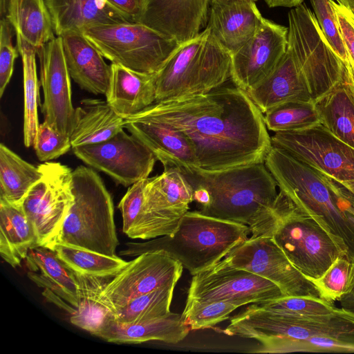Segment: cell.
Segmentation results:
<instances>
[{
	"mask_svg": "<svg viewBox=\"0 0 354 354\" xmlns=\"http://www.w3.org/2000/svg\"><path fill=\"white\" fill-rule=\"evenodd\" d=\"M139 113L183 133L204 170L264 162L272 147L263 114L236 86L156 102Z\"/></svg>",
	"mask_w": 354,
	"mask_h": 354,
	"instance_id": "obj_1",
	"label": "cell"
},
{
	"mask_svg": "<svg viewBox=\"0 0 354 354\" xmlns=\"http://www.w3.org/2000/svg\"><path fill=\"white\" fill-rule=\"evenodd\" d=\"M224 334L253 339L252 353H354V315L338 308L322 315L288 317L254 304L230 318Z\"/></svg>",
	"mask_w": 354,
	"mask_h": 354,
	"instance_id": "obj_2",
	"label": "cell"
},
{
	"mask_svg": "<svg viewBox=\"0 0 354 354\" xmlns=\"http://www.w3.org/2000/svg\"><path fill=\"white\" fill-rule=\"evenodd\" d=\"M264 163L280 191L328 232L344 258L354 262V194L281 148L272 145Z\"/></svg>",
	"mask_w": 354,
	"mask_h": 354,
	"instance_id": "obj_3",
	"label": "cell"
},
{
	"mask_svg": "<svg viewBox=\"0 0 354 354\" xmlns=\"http://www.w3.org/2000/svg\"><path fill=\"white\" fill-rule=\"evenodd\" d=\"M185 176L201 213L247 225L250 233L270 215L278 194L264 162L217 171L198 168Z\"/></svg>",
	"mask_w": 354,
	"mask_h": 354,
	"instance_id": "obj_4",
	"label": "cell"
},
{
	"mask_svg": "<svg viewBox=\"0 0 354 354\" xmlns=\"http://www.w3.org/2000/svg\"><path fill=\"white\" fill-rule=\"evenodd\" d=\"M245 224L187 211L171 234L145 243H129L122 255L138 256L162 250L179 261L193 276L222 260L236 246L248 239Z\"/></svg>",
	"mask_w": 354,
	"mask_h": 354,
	"instance_id": "obj_5",
	"label": "cell"
},
{
	"mask_svg": "<svg viewBox=\"0 0 354 354\" xmlns=\"http://www.w3.org/2000/svg\"><path fill=\"white\" fill-rule=\"evenodd\" d=\"M230 75L231 54L206 27L180 44L154 74L156 102L208 93Z\"/></svg>",
	"mask_w": 354,
	"mask_h": 354,
	"instance_id": "obj_6",
	"label": "cell"
},
{
	"mask_svg": "<svg viewBox=\"0 0 354 354\" xmlns=\"http://www.w3.org/2000/svg\"><path fill=\"white\" fill-rule=\"evenodd\" d=\"M72 190L73 202L50 245L62 243L117 257L113 203L100 176L80 165L73 171Z\"/></svg>",
	"mask_w": 354,
	"mask_h": 354,
	"instance_id": "obj_7",
	"label": "cell"
},
{
	"mask_svg": "<svg viewBox=\"0 0 354 354\" xmlns=\"http://www.w3.org/2000/svg\"><path fill=\"white\" fill-rule=\"evenodd\" d=\"M271 236L292 264L308 279L320 277L342 251L328 232L279 191L270 215L252 236Z\"/></svg>",
	"mask_w": 354,
	"mask_h": 354,
	"instance_id": "obj_8",
	"label": "cell"
},
{
	"mask_svg": "<svg viewBox=\"0 0 354 354\" xmlns=\"http://www.w3.org/2000/svg\"><path fill=\"white\" fill-rule=\"evenodd\" d=\"M288 47L313 102L350 77L348 64L333 50L314 13L301 3L288 12Z\"/></svg>",
	"mask_w": 354,
	"mask_h": 354,
	"instance_id": "obj_9",
	"label": "cell"
},
{
	"mask_svg": "<svg viewBox=\"0 0 354 354\" xmlns=\"http://www.w3.org/2000/svg\"><path fill=\"white\" fill-rule=\"evenodd\" d=\"M82 33L112 64L145 74L157 73L180 44L137 22L93 25Z\"/></svg>",
	"mask_w": 354,
	"mask_h": 354,
	"instance_id": "obj_10",
	"label": "cell"
},
{
	"mask_svg": "<svg viewBox=\"0 0 354 354\" xmlns=\"http://www.w3.org/2000/svg\"><path fill=\"white\" fill-rule=\"evenodd\" d=\"M193 201V187L180 171L164 169L161 174L148 178L141 216L127 236L150 239L171 234Z\"/></svg>",
	"mask_w": 354,
	"mask_h": 354,
	"instance_id": "obj_11",
	"label": "cell"
},
{
	"mask_svg": "<svg viewBox=\"0 0 354 354\" xmlns=\"http://www.w3.org/2000/svg\"><path fill=\"white\" fill-rule=\"evenodd\" d=\"M42 176L28 190L21 207L36 230L39 246L48 247L59 234L73 202V170L59 162L39 165Z\"/></svg>",
	"mask_w": 354,
	"mask_h": 354,
	"instance_id": "obj_12",
	"label": "cell"
},
{
	"mask_svg": "<svg viewBox=\"0 0 354 354\" xmlns=\"http://www.w3.org/2000/svg\"><path fill=\"white\" fill-rule=\"evenodd\" d=\"M216 264L254 273L277 285L286 296L322 298L315 285L292 264L269 235L250 236Z\"/></svg>",
	"mask_w": 354,
	"mask_h": 354,
	"instance_id": "obj_13",
	"label": "cell"
},
{
	"mask_svg": "<svg viewBox=\"0 0 354 354\" xmlns=\"http://www.w3.org/2000/svg\"><path fill=\"white\" fill-rule=\"evenodd\" d=\"M271 142L339 182L354 179V149L321 123L297 131L274 133Z\"/></svg>",
	"mask_w": 354,
	"mask_h": 354,
	"instance_id": "obj_14",
	"label": "cell"
},
{
	"mask_svg": "<svg viewBox=\"0 0 354 354\" xmlns=\"http://www.w3.org/2000/svg\"><path fill=\"white\" fill-rule=\"evenodd\" d=\"M287 297L272 281L245 270L218 264L192 276L186 302L224 301L239 307Z\"/></svg>",
	"mask_w": 354,
	"mask_h": 354,
	"instance_id": "obj_15",
	"label": "cell"
},
{
	"mask_svg": "<svg viewBox=\"0 0 354 354\" xmlns=\"http://www.w3.org/2000/svg\"><path fill=\"white\" fill-rule=\"evenodd\" d=\"M183 266L162 250L138 255L106 285L101 298L114 312L133 299L167 286H176Z\"/></svg>",
	"mask_w": 354,
	"mask_h": 354,
	"instance_id": "obj_16",
	"label": "cell"
},
{
	"mask_svg": "<svg viewBox=\"0 0 354 354\" xmlns=\"http://www.w3.org/2000/svg\"><path fill=\"white\" fill-rule=\"evenodd\" d=\"M73 151L84 162L124 187L149 178L157 160L144 143L124 130L106 140L73 147Z\"/></svg>",
	"mask_w": 354,
	"mask_h": 354,
	"instance_id": "obj_17",
	"label": "cell"
},
{
	"mask_svg": "<svg viewBox=\"0 0 354 354\" xmlns=\"http://www.w3.org/2000/svg\"><path fill=\"white\" fill-rule=\"evenodd\" d=\"M288 28L263 18L254 35L231 55L230 78L245 91L266 79L286 52Z\"/></svg>",
	"mask_w": 354,
	"mask_h": 354,
	"instance_id": "obj_18",
	"label": "cell"
},
{
	"mask_svg": "<svg viewBox=\"0 0 354 354\" xmlns=\"http://www.w3.org/2000/svg\"><path fill=\"white\" fill-rule=\"evenodd\" d=\"M37 55L40 63V83L44 93L41 113L46 123L71 137L75 109L72 103L71 76L62 37L57 36L41 47Z\"/></svg>",
	"mask_w": 354,
	"mask_h": 354,
	"instance_id": "obj_19",
	"label": "cell"
},
{
	"mask_svg": "<svg viewBox=\"0 0 354 354\" xmlns=\"http://www.w3.org/2000/svg\"><path fill=\"white\" fill-rule=\"evenodd\" d=\"M211 0H140L137 23L179 44L201 32L208 21Z\"/></svg>",
	"mask_w": 354,
	"mask_h": 354,
	"instance_id": "obj_20",
	"label": "cell"
},
{
	"mask_svg": "<svg viewBox=\"0 0 354 354\" xmlns=\"http://www.w3.org/2000/svg\"><path fill=\"white\" fill-rule=\"evenodd\" d=\"M124 126L153 152L164 169L189 175L200 168L190 142L176 129L140 113L125 118Z\"/></svg>",
	"mask_w": 354,
	"mask_h": 354,
	"instance_id": "obj_21",
	"label": "cell"
},
{
	"mask_svg": "<svg viewBox=\"0 0 354 354\" xmlns=\"http://www.w3.org/2000/svg\"><path fill=\"white\" fill-rule=\"evenodd\" d=\"M263 17L252 0H211L207 26L231 54L255 33Z\"/></svg>",
	"mask_w": 354,
	"mask_h": 354,
	"instance_id": "obj_22",
	"label": "cell"
},
{
	"mask_svg": "<svg viewBox=\"0 0 354 354\" xmlns=\"http://www.w3.org/2000/svg\"><path fill=\"white\" fill-rule=\"evenodd\" d=\"M68 73L79 86L91 93L106 95L111 80V65L82 32L59 36Z\"/></svg>",
	"mask_w": 354,
	"mask_h": 354,
	"instance_id": "obj_23",
	"label": "cell"
},
{
	"mask_svg": "<svg viewBox=\"0 0 354 354\" xmlns=\"http://www.w3.org/2000/svg\"><path fill=\"white\" fill-rule=\"evenodd\" d=\"M246 92L263 114L286 102L313 101L305 79L288 47L274 71Z\"/></svg>",
	"mask_w": 354,
	"mask_h": 354,
	"instance_id": "obj_24",
	"label": "cell"
},
{
	"mask_svg": "<svg viewBox=\"0 0 354 354\" xmlns=\"http://www.w3.org/2000/svg\"><path fill=\"white\" fill-rule=\"evenodd\" d=\"M57 36L82 32L90 26L133 23L132 19L104 0H45Z\"/></svg>",
	"mask_w": 354,
	"mask_h": 354,
	"instance_id": "obj_25",
	"label": "cell"
},
{
	"mask_svg": "<svg viewBox=\"0 0 354 354\" xmlns=\"http://www.w3.org/2000/svg\"><path fill=\"white\" fill-rule=\"evenodd\" d=\"M190 330L182 314L170 312L165 316L135 324L112 320L95 336L113 343L139 344L156 340L176 344L184 339Z\"/></svg>",
	"mask_w": 354,
	"mask_h": 354,
	"instance_id": "obj_26",
	"label": "cell"
},
{
	"mask_svg": "<svg viewBox=\"0 0 354 354\" xmlns=\"http://www.w3.org/2000/svg\"><path fill=\"white\" fill-rule=\"evenodd\" d=\"M112 76L106 100L123 118L135 115L156 102L154 74L136 72L111 64Z\"/></svg>",
	"mask_w": 354,
	"mask_h": 354,
	"instance_id": "obj_27",
	"label": "cell"
},
{
	"mask_svg": "<svg viewBox=\"0 0 354 354\" xmlns=\"http://www.w3.org/2000/svg\"><path fill=\"white\" fill-rule=\"evenodd\" d=\"M124 118L106 100L86 98L75 108L72 148L106 140L124 128Z\"/></svg>",
	"mask_w": 354,
	"mask_h": 354,
	"instance_id": "obj_28",
	"label": "cell"
},
{
	"mask_svg": "<svg viewBox=\"0 0 354 354\" xmlns=\"http://www.w3.org/2000/svg\"><path fill=\"white\" fill-rule=\"evenodd\" d=\"M39 246L34 225L21 205L0 200V254L12 267L25 260L30 250Z\"/></svg>",
	"mask_w": 354,
	"mask_h": 354,
	"instance_id": "obj_29",
	"label": "cell"
},
{
	"mask_svg": "<svg viewBox=\"0 0 354 354\" xmlns=\"http://www.w3.org/2000/svg\"><path fill=\"white\" fill-rule=\"evenodd\" d=\"M314 102L321 124L354 149V88L350 77Z\"/></svg>",
	"mask_w": 354,
	"mask_h": 354,
	"instance_id": "obj_30",
	"label": "cell"
},
{
	"mask_svg": "<svg viewBox=\"0 0 354 354\" xmlns=\"http://www.w3.org/2000/svg\"><path fill=\"white\" fill-rule=\"evenodd\" d=\"M78 283L79 304L71 315V322L96 335L111 321L115 313L103 301L101 294L111 277H97L75 273Z\"/></svg>",
	"mask_w": 354,
	"mask_h": 354,
	"instance_id": "obj_31",
	"label": "cell"
},
{
	"mask_svg": "<svg viewBox=\"0 0 354 354\" xmlns=\"http://www.w3.org/2000/svg\"><path fill=\"white\" fill-rule=\"evenodd\" d=\"M6 17L16 35L37 50L55 37L45 0H8Z\"/></svg>",
	"mask_w": 354,
	"mask_h": 354,
	"instance_id": "obj_32",
	"label": "cell"
},
{
	"mask_svg": "<svg viewBox=\"0 0 354 354\" xmlns=\"http://www.w3.org/2000/svg\"><path fill=\"white\" fill-rule=\"evenodd\" d=\"M41 176L39 166L35 167L3 143L0 145V200L21 205Z\"/></svg>",
	"mask_w": 354,
	"mask_h": 354,
	"instance_id": "obj_33",
	"label": "cell"
},
{
	"mask_svg": "<svg viewBox=\"0 0 354 354\" xmlns=\"http://www.w3.org/2000/svg\"><path fill=\"white\" fill-rule=\"evenodd\" d=\"M17 41L24 73V142L26 147H30L35 144L39 125L37 114L39 85L35 59L38 50L19 35H17Z\"/></svg>",
	"mask_w": 354,
	"mask_h": 354,
	"instance_id": "obj_34",
	"label": "cell"
},
{
	"mask_svg": "<svg viewBox=\"0 0 354 354\" xmlns=\"http://www.w3.org/2000/svg\"><path fill=\"white\" fill-rule=\"evenodd\" d=\"M75 273L97 277H114L128 263L121 258L110 257L84 248L62 243L47 247Z\"/></svg>",
	"mask_w": 354,
	"mask_h": 354,
	"instance_id": "obj_35",
	"label": "cell"
},
{
	"mask_svg": "<svg viewBox=\"0 0 354 354\" xmlns=\"http://www.w3.org/2000/svg\"><path fill=\"white\" fill-rule=\"evenodd\" d=\"M267 129L274 133L292 131L321 123L313 101H289L276 106L263 113Z\"/></svg>",
	"mask_w": 354,
	"mask_h": 354,
	"instance_id": "obj_36",
	"label": "cell"
},
{
	"mask_svg": "<svg viewBox=\"0 0 354 354\" xmlns=\"http://www.w3.org/2000/svg\"><path fill=\"white\" fill-rule=\"evenodd\" d=\"M30 271L37 272L61 286L79 304L78 283L75 272L66 266L49 248L38 246L30 250L26 259Z\"/></svg>",
	"mask_w": 354,
	"mask_h": 354,
	"instance_id": "obj_37",
	"label": "cell"
},
{
	"mask_svg": "<svg viewBox=\"0 0 354 354\" xmlns=\"http://www.w3.org/2000/svg\"><path fill=\"white\" fill-rule=\"evenodd\" d=\"M175 286L160 288L133 299L115 313V320L135 324L168 315Z\"/></svg>",
	"mask_w": 354,
	"mask_h": 354,
	"instance_id": "obj_38",
	"label": "cell"
},
{
	"mask_svg": "<svg viewBox=\"0 0 354 354\" xmlns=\"http://www.w3.org/2000/svg\"><path fill=\"white\" fill-rule=\"evenodd\" d=\"M257 304L272 313L288 317L327 315L337 309L333 302L309 296H287Z\"/></svg>",
	"mask_w": 354,
	"mask_h": 354,
	"instance_id": "obj_39",
	"label": "cell"
},
{
	"mask_svg": "<svg viewBox=\"0 0 354 354\" xmlns=\"http://www.w3.org/2000/svg\"><path fill=\"white\" fill-rule=\"evenodd\" d=\"M354 275V262L341 257L336 259L319 278L308 279L322 299L338 301L347 290Z\"/></svg>",
	"mask_w": 354,
	"mask_h": 354,
	"instance_id": "obj_40",
	"label": "cell"
},
{
	"mask_svg": "<svg viewBox=\"0 0 354 354\" xmlns=\"http://www.w3.org/2000/svg\"><path fill=\"white\" fill-rule=\"evenodd\" d=\"M237 308V305L224 301L186 302L182 315L191 330L205 329L226 320Z\"/></svg>",
	"mask_w": 354,
	"mask_h": 354,
	"instance_id": "obj_41",
	"label": "cell"
},
{
	"mask_svg": "<svg viewBox=\"0 0 354 354\" xmlns=\"http://www.w3.org/2000/svg\"><path fill=\"white\" fill-rule=\"evenodd\" d=\"M317 23L335 53L348 64L349 57L337 21L333 0H310Z\"/></svg>",
	"mask_w": 354,
	"mask_h": 354,
	"instance_id": "obj_42",
	"label": "cell"
},
{
	"mask_svg": "<svg viewBox=\"0 0 354 354\" xmlns=\"http://www.w3.org/2000/svg\"><path fill=\"white\" fill-rule=\"evenodd\" d=\"M33 147L38 159L41 162H48L68 152L72 145L70 137L43 122L39 125Z\"/></svg>",
	"mask_w": 354,
	"mask_h": 354,
	"instance_id": "obj_43",
	"label": "cell"
},
{
	"mask_svg": "<svg viewBox=\"0 0 354 354\" xmlns=\"http://www.w3.org/2000/svg\"><path fill=\"white\" fill-rule=\"evenodd\" d=\"M13 27L7 17L0 21V97L3 96L13 73L19 50L12 44Z\"/></svg>",
	"mask_w": 354,
	"mask_h": 354,
	"instance_id": "obj_44",
	"label": "cell"
},
{
	"mask_svg": "<svg viewBox=\"0 0 354 354\" xmlns=\"http://www.w3.org/2000/svg\"><path fill=\"white\" fill-rule=\"evenodd\" d=\"M147 178L131 185L118 204L122 216V231L127 235L135 227L141 216Z\"/></svg>",
	"mask_w": 354,
	"mask_h": 354,
	"instance_id": "obj_45",
	"label": "cell"
},
{
	"mask_svg": "<svg viewBox=\"0 0 354 354\" xmlns=\"http://www.w3.org/2000/svg\"><path fill=\"white\" fill-rule=\"evenodd\" d=\"M335 7L339 31L349 60L354 62V15L340 3H336Z\"/></svg>",
	"mask_w": 354,
	"mask_h": 354,
	"instance_id": "obj_46",
	"label": "cell"
},
{
	"mask_svg": "<svg viewBox=\"0 0 354 354\" xmlns=\"http://www.w3.org/2000/svg\"><path fill=\"white\" fill-rule=\"evenodd\" d=\"M27 275L39 287L50 290L51 292L64 299L76 308L75 304L72 298L61 286L51 281L41 273H37V272L29 271L27 273Z\"/></svg>",
	"mask_w": 354,
	"mask_h": 354,
	"instance_id": "obj_47",
	"label": "cell"
},
{
	"mask_svg": "<svg viewBox=\"0 0 354 354\" xmlns=\"http://www.w3.org/2000/svg\"><path fill=\"white\" fill-rule=\"evenodd\" d=\"M112 7L136 22L140 10V0H104Z\"/></svg>",
	"mask_w": 354,
	"mask_h": 354,
	"instance_id": "obj_48",
	"label": "cell"
},
{
	"mask_svg": "<svg viewBox=\"0 0 354 354\" xmlns=\"http://www.w3.org/2000/svg\"><path fill=\"white\" fill-rule=\"evenodd\" d=\"M338 301L340 302L342 309L354 315V275L347 290Z\"/></svg>",
	"mask_w": 354,
	"mask_h": 354,
	"instance_id": "obj_49",
	"label": "cell"
},
{
	"mask_svg": "<svg viewBox=\"0 0 354 354\" xmlns=\"http://www.w3.org/2000/svg\"><path fill=\"white\" fill-rule=\"evenodd\" d=\"M43 295L51 302L55 304L58 307L66 310L71 315L74 314L76 312V308L68 304L64 299L61 298L56 294L51 292L50 290L45 288L43 292Z\"/></svg>",
	"mask_w": 354,
	"mask_h": 354,
	"instance_id": "obj_50",
	"label": "cell"
},
{
	"mask_svg": "<svg viewBox=\"0 0 354 354\" xmlns=\"http://www.w3.org/2000/svg\"><path fill=\"white\" fill-rule=\"evenodd\" d=\"M270 8L287 7L295 8L301 3L304 0H264Z\"/></svg>",
	"mask_w": 354,
	"mask_h": 354,
	"instance_id": "obj_51",
	"label": "cell"
},
{
	"mask_svg": "<svg viewBox=\"0 0 354 354\" xmlns=\"http://www.w3.org/2000/svg\"><path fill=\"white\" fill-rule=\"evenodd\" d=\"M340 3L348 8L354 15V0H337Z\"/></svg>",
	"mask_w": 354,
	"mask_h": 354,
	"instance_id": "obj_52",
	"label": "cell"
},
{
	"mask_svg": "<svg viewBox=\"0 0 354 354\" xmlns=\"http://www.w3.org/2000/svg\"><path fill=\"white\" fill-rule=\"evenodd\" d=\"M348 68L351 81L354 88V62L349 60V62L348 63Z\"/></svg>",
	"mask_w": 354,
	"mask_h": 354,
	"instance_id": "obj_53",
	"label": "cell"
},
{
	"mask_svg": "<svg viewBox=\"0 0 354 354\" xmlns=\"http://www.w3.org/2000/svg\"><path fill=\"white\" fill-rule=\"evenodd\" d=\"M8 0H0V13L1 18L7 12Z\"/></svg>",
	"mask_w": 354,
	"mask_h": 354,
	"instance_id": "obj_54",
	"label": "cell"
},
{
	"mask_svg": "<svg viewBox=\"0 0 354 354\" xmlns=\"http://www.w3.org/2000/svg\"><path fill=\"white\" fill-rule=\"evenodd\" d=\"M341 183L354 194V179Z\"/></svg>",
	"mask_w": 354,
	"mask_h": 354,
	"instance_id": "obj_55",
	"label": "cell"
},
{
	"mask_svg": "<svg viewBox=\"0 0 354 354\" xmlns=\"http://www.w3.org/2000/svg\"><path fill=\"white\" fill-rule=\"evenodd\" d=\"M252 1H255V2H256V1H257V0H252Z\"/></svg>",
	"mask_w": 354,
	"mask_h": 354,
	"instance_id": "obj_56",
	"label": "cell"
}]
</instances>
